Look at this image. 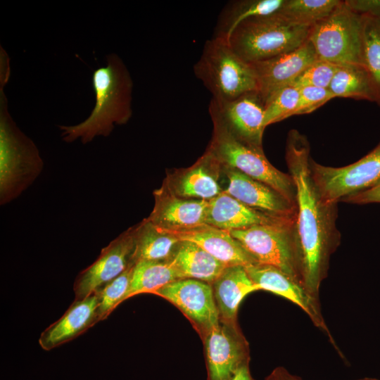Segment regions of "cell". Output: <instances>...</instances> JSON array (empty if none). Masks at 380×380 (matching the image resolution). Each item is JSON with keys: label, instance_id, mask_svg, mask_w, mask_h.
<instances>
[{"label": "cell", "instance_id": "7a4b0ae2", "mask_svg": "<svg viewBox=\"0 0 380 380\" xmlns=\"http://www.w3.org/2000/svg\"><path fill=\"white\" fill-rule=\"evenodd\" d=\"M106 59L107 65L93 72L96 103L89 116L76 125L59 126L66 142L80 139L84 144L97 136L108 137L115 124H125L132 116L133 83L129 73L116 54H109Z\"/></svg>", "mask_w": 380, "mask_h": 380}, {"label": "cell", "instance_id": "7c38bea8", "mask_svg": "<svg viewBox=\"0 0 380 380\" xmlns=\"http://www.w3.org/2000/svg\"><path fill=\"white\" fill-rule=\"evenodd\" d=\"M151 293L178 308L205 335L220 320L212 285L193 279H180Z\"/></svg>", "mask_w": 380, "mask_h": 380}, {"label": "cell", "instance_id": "ba28073f", "mask_svg": "<svg viewBox=\"0 0 380 380\" xmlns=\"http://www.w3.org/2000/svg\"><path fill=\"white\" fill-rule=\"evenodd\" d=\"M308 40L318 59L338 65H362V15L341 1L329 16L312 25Z\"/></svg>", "mask_w": 380, "mask_h": 380}, {"label": "cell", "instance_id": "30bf717a", "mask_svg": "<svg viewBox=\"0 0 380 380\" xmlns=\"http://www.w3.org/2000/svg\"><path fill=\"white\" fill-rule=\"evenodd\" d=\"M208 110L212 121L222 125L236 139L263 149L265 103L258 91L231 101L211 99Z\"/></svg>", "mask_w": 380, "mask_h": 380}, {"label": "cell", "instance_id": "3957f363", "mask_svg": "<svg viewBox=\"0 0 380 380\" xmlns=\"http://www.w3.org/2000/svg\"><path fill=\"white\" fill-rule=\"evenodd\" d=\"M0 82V204L18 198L39 177L44 162L35 144L17 127Z\"/></svg>", "mask_w": 380, "mask_h": 380}, {"label": "cell", "instance_id": "52a82bcc", "mask_svg": "<svg viewBox=\"0 0 380 380\" xmlns=\"http://www.w3.org/2000/svg\"><path fill=\"white\" fill-rule=\"evenodd\" d=\"M295 222L293 217L230 233L257 263L277 267L303 284Z\"/></svg>", "mask_w": 380, "mask_h": 380}, {"label": "cell", "instance_id": "4316f807", "mask_svg": "<svg viewBox=\"0 0 380 380\" xmlns=\"http://www.w3.org/2000/svg\"><path fill=\"white\" fill-rule=\"evenodd\" d=\"M329 89L336 98H351L374 102L369 74L362 65H338Z\"/></svg>", "mask_w": 380, "mask_h": 380}, {"label": "cell", "instance_id": "9c48e42d", "mask_svg": "<svg viewBox=\"0 0 380 380\" xmlns=\"http://www.w3.org/2000/svg\"><path fill=\"white\" fill-rule=\"evenodd\" d=\"M310 170L322 198L327 203H338L380 181V141L362 158L346 166H324L310 158Z\"/></svg>", "mask_w": 380, "mask_h": 380}, {"label": "cell", "instance_id": "8fae6325", "mask_svg": "<svg viewBox=\"0 0 380 380\" xmlns=\"http://www.w3.org/2000/svg\"><path fill=\"white\" fill-rule=\"evenodd\" d=\"M135 226L132 227L103 248L97 259L81 271L75 279V300H82L95 293L122 272L133 261Z\"/></svg>", "mask_w": 380, "mask_h": 380}, {"label": "cell", "instance_id": "836d02e7", "mask_svg": "<svg viewBox=\"0 0 380 380\" xmlns=\"http://www.w3.org/2000/svg\"><path fill=\"white\" fill-rule=\"evenodd\" d=\"M352 11L360 15H369L380 20V0H346Z\"/></svg>", "mask_w": 380, "mask_h": 380}, {"label": "cell", "instance_id": "8992f818", "mask_svg": "<svg viewBox=\"0 0 380 380\" xmlns=\"http://www.w3.org/2000/svg\"><path fill=\"white\" fill-rule=\"evenodd\" d=\"M213 123V136L206 150L221 165L270 186L296 205V187L289 173H284L272 165L263 149L238 140L222 125L215 121Z\"/></svg>", "mask_w": 380, "mask_h": 380}, {"label": "cell", "instance_id": "484cf974", "mask_svg": "<svg viewBox=\"0 0 380 380\" xmlns=\"http://www.w3.org/2000/svg\"><path fill=\"white\" fill-rule=\"evenodd\" d=\"M182 277L170 259L139 260L134 266L131 283L124 300L139 293H150Z\"/></svg>", "mask_w": 380, "mask_h": 380}, {"label": "cell", "instance_id": "8d00e7d4", "mask_svg": "<svg viewBox=\"0 0 380 380\" xmlns=\"http://www.w3.org/2000/svg\"><path fill=\"white\" fill-rule=\"evenodd\" d=\"M229 380H254L249 369V362L241 365Z\"/></svg>", "mask_w": 380, "mask_h": 380}, {"label": "cell", "instance_id": "83f0119b", "mask_svg": "<svg viewBox=\"0 0 380 380\" xmlns=\"http://www.w3.org/2000/svg\"><path fill=\"white\" fill-rule=\"evenodd\" d=\"M362 15V65L369 74L374 103L380 106V20L369 15Z\"/></svg>", "mask_w": 380, "mask_h": 380}, {"label": "cell", "instance_id": "f546056e", "mask_svg": "<svg viewBox=\"0 0 380 380\" xmlns=\"http://www.w3.org/2000/svg\"><path fill=\"white\" fill-rule=\"evenodd\" d=\"M134 265H131L120 275L95 292L99 299V322L106 319L112 311L124 301L130 286Z\"/></svg>", "mask_w": 380, "mask_h": 380}, {"label": "cell", "instance_id": "5b68a950", "mask_svg": "<svg viewBox=\"0 0 380 380\" xmlns=\"http://www.w3.org/2000/svg\"><path fill=\"white\" fill-rule=\"evenodd\" d=\"M194 72L212 99L217 101H231L258 91L252 65L240 58L223 38L213 37L205 42Z\"/></svg>", "mask_w": 380, "mask_h": 380}, {"label": "cell", "instance_id": "f1b7e54d", "mask_svg": "<svg viewBox=\"0 0 380 380\" xmlns=\"http://www.w3.org/2000/svg\"><path fill=\"white\" fill-rule=\"evenodd\" d=\"M340 0H285L279 13L292 23L312 26L329 16Z\"/></svg>", "mask_w": 380, "mask_h": 380}, {"label": "cell", "instance_id": "6da1fadb", "mask_svg": "<svg viewBox=\"0 0 380 380\" xmlns=\"http://www.w3.org/2000/svg\"><path fill=\"white\" fill-rule=\"evenodd\" d=\"M310 143L296 129L289 132L285 158L296 187V233L304 287L319 299L331 254L340 242L338 203L326 202L311 176Z\"/></svg>", "mask_w": 380, "mask_h": 380}, {"label": "cell", "instance_id": "e575fe53", "mask_svg": "<svg viewBox=\"0 0 380 380\" xmlns=\"http://www.w3.org/2000/svg\"><path fill=\"white\" fill-rule=\"evenodd\" d=\"M341 201L358 205L380 203V181L372 187L346 197Z\"/></svg>", "mask_w": 380, "mask_h": 380}, {"label": "cell", "instance_id": "d6a6232c", "mask_svg": "<svg viewBox=\"0 0 380 380\" xmlns=\"http://www.w3.org/2000/svg\"><path fill=\"white\" fill-rule=\"evenodd\" d=\"M334 98L329 89L315 87L300 88L299 100L293 116L310 113Z\"/></svg>", "mask_w": 380, "mask_h": 380}, {"label": "cell", "instance_id": "ffe728a7", "mask_svg": "<svg viewBox=\"0 0 380 380\" xmlns=\"http://www.w3.org/2000/svg\"><path fill=\"white\" fill-rule=\"evenodd\" d=\"M98 306L96 293L75 300L61 318L42 332L38 341L41 348L49 351L87 331L99 322Z\"/></svg>", "mask_w": 380, "mask_h": 380}, {"label": "cell", "instance_id": "d4e9b609", "mask_svg": "<svg viewBox=\"0 0 380 380\" xmlns=\"http://www.w3.org/2000/svg\"><path fill=\"white\" fill-rule=\"evenodd\" d=\"M285 0H237L228 3L220 13L213 37H229L243 21L277 13Z\"/></svg>", "mask_w": 380, "mask_h": 380}, {"label": "cell", "instance_id": "4fadbf2b", "mask_svg": "<svg viewBox=\"0 0 380 380\" xmlns=\"http://www.w3.org/2000/svg\"><path fill=\"white\" fill-rule=\"evenodd\" d=\"M246 270L259 290H265L280 296L303 310L315 326L321 329L339 353L333 337L322 317L319 299L313 296L302 284L277 267L255 263L245 267Z\"/></svg>", "mask_w": 380, "mask_h": 380}, {"label": "cell", "instance_id": "ac0fdd59", "mask_svg": "<svg viewBox=\"0 0 380 380\" xmlns=\"http://www.w3.org/2000/svg\"><path fill=\"white\" fill-rule=\"evenodd\" d=\"M154 206L148 220L163 230H182L205 224L208 201L184 198L163 185L153 191Z\"/></svg>", "mask_w": 380, "mask_h": 380}, {"label": "cell", "instance_id": "603a6c76", "mask_svg": "<svg viewBox=\"0 0 380 380\" xmlns=\"http://www.w3.org/2000/svg\"><path fill=\"white\" fill-rule=\"evenodd\" d=\"M170 260L182 279H193L210 284L227 267L190 241H181Z\"/></svg>", "mask_w": 380, "mask_h": 380}, {"label": "cell", "instance_id": "d6986e66", "mask_svg": "<svg viewBox=\"0 0 380 380\" xmlns=\"http://www.w3.org/2000/svg\"><path fill=\"white\" fill-rule=\"evenodd\" d=\"M165 231L175 235L181 241L196 243L227 266L246 267L257 263L242 245L232 236L230 231L207 224L186 229Z\"/></svg>", "mask_w": 380, "mask_h": 380}, {"label": "cell", "instance_id": "2e32d148", "mask_svg": "<svg viewBox=\"0 0 380 380\" xmlns=\"http://www.w3.org/2000/svg\"><path fill=\"white\" fill-rule=\"evenodd\" d=\"M222 170L227 179L224 189L227 194L267 215L279 218L296 217V205L270 186L233 168L222 165Z\"/></svg>", "mask_w": 380, "mask_h": 380}, {"label": "cell", "instance_id": "5bb4252c", "mask_svg": "<svg viewBox=\"0 0 380 380\" xmlns=\"http://www.w3.org/2000/svg\"><path fill=\"white\" fill-rule=\"evenodd\" d=\"M236 326L220 319L205 335L208 380H229L249 362L248 343Z\"/></svg>", "mask_w": 380, "mask_h": 380}, {"label": "cell", "instance_id": "d590c367", "mask_svg": "<svg viewBox=\"0 0 380 380\" xmlns=\"http://www.w3.org/2000/svg\"><path fill=\"white\" fill-rule=\"evenodd\" d=\"M267 380H302V379L289 372L284 367H276L267 377ZM356 380H379L372 377H364Z\"/></svg>", "mask_w": 380, "mask_h": 380}, {"label": "cell", "instance_id": "277c9868", "mask_svg": "<svg viewBox=\"0 0 380 380\" xmlns=\"http://www.w3.org/2000/svg\"><path fill=\"white\" fill-rule=\"evenodd\" d=\"M312 26L294 23L279 13L241 23L228 42L243 61L253 63L291 51L308 39Z\"/></svg>", "mask_w": 380, "mask_h": 380}, {"label": "cell", "instance_id": "cb8c5ba5", "mask_svg": "<svg viewBox=\"0 0 380 380\" xmlns=\"http://www.w3.org/2000/svg\"><path fill=\"white\" fill-rule=\"evenodd\" d=\"M180 242L175 235L158 228L147 218L144 219L135 225L133 261L170 260Z\"/></svg>", "mask_w": 380, "mask_h": 380}, {"label": "cell", "instance_id": "4dcf8cb0", "mask_svg": "<svg viewBox=\"0 0 380 380\" xmlns=\"http://www.w3.org/2000/svg\"><path fill=\"white\" fill-rule=\"evenodd\" d=\"M298 100L299 89L293 86H287L274 94L265 103V127L293 116Z\"/></svg>", "mask_w": 380, "mask_h": 380}, {"label": "cell", "instance_id": "44dd1931", "mask_svg": "<svg viewBox=\"0 0 380 380\" xmlns=\"http://www.w3.org/2000/svg\"><path fill=\"white\" fill-rule=\"evenodd\" d=\"M286 218L275 217L248 207L224 191L208 201L205 223L228 230L265 224Z\"/></svg>", "mask_w": 380, "mask_h": 380}, {"label": "cell", "instance_id": "e0dca14e", "mask_svg": "<svg viewBox=\"0 0 380 380\" xmlns=\"http://www.w3.org/2000/svg\"><path fill=\"white\" fill-rule=\"evenodd\" d=\"M222 165L208 150L191 166L170 173L163 186L172 194L209 201L224 191L219 182Z\"/></svg>", "mask_w": 380, "mask_h": 380}, {"label": "cell", "instance_id": "9a60e30c", "mask_svg": "<svg viewBox=\"0 0 380 380\" xmlns=\"http://www.w3.org/2000/svg\"><path fill=\"white\" fill-rule=\"evenodd\" d=\"M318 57L308 39L291 51L251 63L258 83V91L264 103L281 89L290 86L296 77Z\"/></svg>", "mask_w": 380, "mask_h": 380}, {"label": "cell", "instance_id": "7402d4cb", "mask_svg": "<svg viewBox=\"0 0 380 380\" xmlns=\"http://www.w3.org/2000/svg\"><path fill=\"white\" fill-rule=\"evenodd\" d=\"M211 285L220 319L228 323H236L243 299L259 291L242 265L227 266Z\"/></svg>", "mask_w": 380, "mask_h": 380}, {"label": "cell", "instance_id": "1f68e13d", "mask_svg": "<svg viewBox=\"0 0 380 380\" xmlns=\"http://www.w3.org/2000/svg\"><path fill=\"white\" fill-rule=\"evenodd\" d=\"M338 67V65L317 59L306 68L291 86L298 89L305 87L329 89Z\"/></svg>", "mask_w": 380, "mask_h": 380}]
</instances>
